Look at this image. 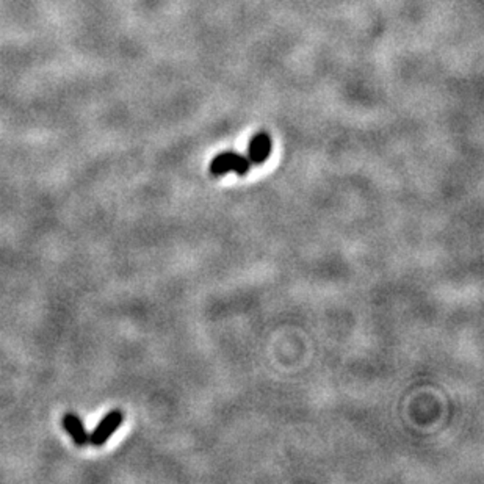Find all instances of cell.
<instances>
[{
    "label": "cell",
    "mask_w": 484,
    "mask_h": 484,
    "mask_svg": "<svg viewBox=\"0 0 484 484\" xmlns=\"http://www.w3.org/2000/svg\"><path fill=\"white\" fill-rule=\"evenodd\" d=\"M251 168V162L248 160L246 155H241L238 152L226 151L215 155L210 162L209 171L215 177H221L228 173H236L238 176H246Z\"/></svg>",
    "instance_id": "1"
},
{
    "label": "cell",
    "mask_w": 484,
    "mask_h": 484,
    "mask_svg": "<svg viewBox=\"0 0 484 484\" xmlns=\"http://www.w3.org/2000/svg\"><path fill=\"white\" fill-rule=\"evenodd\" d=\"M124 421V412L120 409H113L104 416V419L99 421V425L93 429L90 434V443L93 447H102L108 442V439L115 434Z\"/></svg>",
    "instance_id": "2"
},
{
    "label": "cell",
    "mask_w": 484,
    "mask_h": 484,
    "mask_svg": "<svg viewBox=\"0 0 484 484\" xmlns=\"http://www.w3.org/2000/svg\"><path fill=\"white\" fill-rule=\"evenodd\" d=\"M271 149L273 142L270 135L267 132H259V134H256L251 138V142H249L246 157L251 162V165H262V163L268 160Z\"/></svg>",
    "instance_id": "3"
},
{
    "label": "cell",
    "mask_w": 484,
    "mask_h": 484,
    "mask_svg": "<svg viewBox=\"0 0 484 484\" xmlns=\"http://www.w3.org/2000/svg\"><path fill=\"white\" fill-rule=\"evenodd\" d=\"M61 421H63V428L66 429V433L71 436V439L74 441L77 447H85V445L90 443V434L87 433V429H85L79 416L69 412Z\"/></svg>",
    "instance_id": "4"
}]
</instances>
